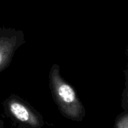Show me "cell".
<instances>
[{
  "mask_svg": "<svg viewBox=\"0 0 128 128\" xmlns=\"http://www.w3.org/2000/svg\"><path fill=\"white\" fill-rule=\"evenodd\" d=\"M50 84L54 99L62 113L72 118H78L82 113V106L74 89L60 78L55 66L50 72Z\"/></svg>",
  "mask_w": 128,
  "mask_h": 128,
  "instance_id": "obj_1",
  "label": "cell"
},
{
  "mask_svg": "<svg viewBox=\"0 0 128 128\" xmlns=\"http://www.w3.org/2000/svg\"><path fill=\"white\" fill-rule=\"evenodd\" d=\"M18 44L16 35H10V32H0V72L10 63Z\"/></svg>",
  "mask_w": 128,
  "mask_h": 128,
  "instance_id": "obj_2",
  "label": "cell"
},
{
  "mask_svg": "<svg viewBox=\"0 0 128 128\" xmlns=\"http://www.w3.org/2000/svg\"><path fill=\"white\" fill-rule=\"evenodd\" d=\"M8 108L10 113L18 120L33 127L39 126L38 118L24 103L18 99L9 100L8 102Z\"/></svg>",
  "mask_w": 128,
  "mask_h": 128,
  "instance_id": "obj_3",
  "label": "cell"
},
{
  "mask_svg": "<svg viewBox=\"0 0 128 128\" xmlns=\"http://www.w3.org/2000/svg\"><path fill=\"white\" fill-rule=\"evenodd\" d=\"M117 128H128V115L123 117L118 122Z\"/></svg>",
  "mask_w": 128,
  "mask_h": 128,
  "instance_id": "obj_4",
  "label": "cell"
}]
</instances>
